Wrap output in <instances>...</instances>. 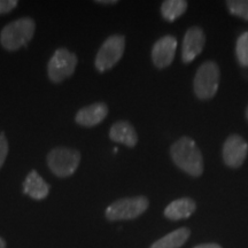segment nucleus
I'll return each mask as SVG.
<instances>
[{"instance_id": "nucleus-20", "label": "nucleus", "mask_w": 248, "mask_h": 248, "mask_svg": "<svg viewBox=\"0 0 248 248\" xmlns=\"http://www.w3.org/2000/svg\"><path fill=\"white\" fill-rule=\"evenodd\" d=\"M17 6L16 0H0V14L12 12Z\"/></svg>"}, {"instance_id": "nucleus-11", "label": "nucleus", "mask_w": 248, "mask_h": 248, "mask_svg": "<svg viewBox=\"0 0 248 248\" xmlns=\"http://www.w3.org/2000/svg\"><path fill=\"white\" fill-rule=\"evenodd\" d=\"M108 115V106L104 102H95V104L86 106L77 111L75 121L77 124L86 128H91L100 124Z\"/></svg>"}, {"instance_id": "nucleus-5", "label": "nucleus", "mask_w": 248, "mask_h": 248, "mask_svg": "<svg viewBox=\"0 0 248 248\" xmlns=\"http://www.w3.org/2000/svg\"><path fill=\"white\" fill-rule=\"evenodd\" d=\"M80 163V153L67 147H57L47 155V166L59 178L73 175Z\"/></svg>"}, {"instance_id": "nucleus-4", "label": "nucleus", "mask_w": 248, "mask_h": 248, "mask_svg": "<svg viewBox=\"0 0 248 248\" xmlns=\"http://www.w3.org/2000/svg\"><path fill=\"white\" fill-rule=\"evenodd\" d=\"M150 206V201L146 197H132V198H122L114 201L106 208L105 216L108 221H130L136 219L142 215Z\"/></svg>"}, {"instance_id": "nucleus-16", "label": "nucleus", "mask_w": 248, "mask_h": 248, "mask_svg": "<svg viewBox=\"0 0 248 248\" xmlns=\"http://www.w3.org/2000/svg\"><path fill=\"white\" fill-rule=\"evenodd\" d=\"M187 5L186 0H166L161 5V15L168 22H173L185 13Z\"/></svg>"}, {"instance_id": "nucleus-3", "label": "nucleus", "mask_w": 248, "mask_h": 248, "mask_svg": "<svg viewBox=\"0 0 248 248\" xmlns=\"http://www.w3.org/2000/svg\"><path fill=\"white\" fill-rule=\"evenodd\" d=\"M221 70L215 61L208 60L198 68L193 80V91L200 100H210L218 91Z\"/></svg>"}, {"instance_id": "nucleus-21", "label": "nucleus", "mask_w": 248, "mask_h": 248, "mask_svg": "<svg viewBox=\"0 0 248 248\" xmlns=\"http://www.w3.org/2000/svg\"><path fill=\"white\" fill-rule=\"evenodd\" d=\"M193 248H222V246L216 243H207V244H199L197 245V246H194Z\"/></svg>"}, {"instance_id": "nucleus-6", "label": "nucleus", "mask_w": 248, "mask_h": 248, "mask_svg": "<svg viewBox=\"0 0 248 248\" xmlns=\"http://www.w3.org/2000/svg\"><path fill=\"white\" fill-rule=\"evenodd\" d=\"M125 49V37L123 35H111L105 40L99 48L94 60V66L98 71L104 73L113 68L123 57Z\"/></svg>"}, {"instance_id": "nucleus-2", "label": "nucleus", "mask_w": 248, "mask_h": 248, "mask_svg": "<svg viewBox=\"0 0 248 248\" xmlns=\"http://www.w3.org/2000/svg\"><path fill=\"white\" fill-rule=\"evenodd\" d=\"M35 29L36 23L31 17L17 18L1 30L0 44L7 51H17L30 42Z\"/></svg>"}, {"instance_id": "nucleus-18", "label": "nucleus", "mask_w": 248, "mask_h": 248, "mask_svg": "<svg viewBox=\"0 0 248 248\" xmlns=\"http://www.w3.org/2000/svg\"><path fill=\"white\" fill-rule=\"evenodd\" d=\"M225 5L230 14L248 21V0H228Z\"/></svg>"}, {"instance_id": "nucleus-13", "label": "nucleus", "mask_w": 248, "mask_h": 248, "mask_svg": "<svg viewBox=\"0 0 248 248\" xmlns=\"http://www.w3.org/2000/svg\"><path fill=\"white\" fill-rule=\"evenodd\" d=\"M195 209H197V203L192 198H179L166 207L164 216L170 221H181L193 215Z\"/></svg>"}, {"instance_id": "nucleus-7", "label": "nucleus", "mask_w": 248, "mask_h": 248, "mask_svg": "<svg viewBox=\"0 0 248 248\" xmlns=\"http://www.w3.org/2000/svg\"><path fill=\"white\" fill-rule=\"evenodd\" d=\"M77 62L76 54L67 48H58L47 63L48 78L53 83H60L75 73Z\"/></svg>"}, {"instance_id": "nucleus-22", "label": "nucleus", "mask_w": 248, "mask_h": 248, "mask_svg": "<svg viewBox=\"0 0 248 248\" xmlns=\"http://www.w3.org/2000/svg\"><path fill=\"white\" fill-rule=\"evenodd\" d=\"M95 2L100 5H114V4H117V0H106V1H104V0H98V1Z\"/></svg>"}, {"instance_id": "nucleus-15", "label": "nucleus", "mask_w": 248, "mask_h": 248, "mask_svg": "<svg viewBox=\"0 0 248 248\" xmlns=\"http://www.w3.org/2000/svg\"><path fill=\"white\" fill-rule=\"evenodd\" d=\"M190 235V229L183 226V228H179L160 238L159 240L152 244L150 248H181L188 240Z\"/></svg>"}, {"instance_id": "nucleus-23", "label": "nucleus", "mask_w": 248, "mask_h": 248, "mask_svg": "<svg viewBox=\"0 0 248 248\" xmlns=\"http://www.w3.org/2000/svg\"><path fill=\"white\" fill-rule=\"evenodd\" d=\"M6 246H7V244H6L5 239L0 237V248H6Z\"/></svg>"}, {"instance_id": "nucleus-24", "label": "nucleus", "mask_w": 248, "mask_h": 248, "mask_svg": "<svg viewBox=\"0 0 248 248\" xmlns=\"http://www.w3.org/2000/svg\"><path fill=\"white\" fill-rule=\"evenodd\" d=\"M245 115H246V119L248 121V105H247V107H246V113H245Z\"/></svg>"}, {"instance_id": "nucleus-14", "label": "nucleus", "mask_w": 248, "mask_h": 248, "mask_svg": "<svg viewBox=\"0 0 248 248\" xmlns=\"http://www.w3.org/2000/svg\"><path fill=\"white\" fill-rule=\"evenodd\" d=\"M23 192L24 194L29 195L31 199L43 200L49 193V185L40 177L36 170H32L24 179Z\"/></svg>"}, {"instance_id": "nucleus-9", "label": "nucleus", "mask_w": 248, "mask_h": 248, "mask_svg": "<svg viewBox=\"0 0 248 248\" xmlns=\"http://www.w3.org/2000/svg\"><path fill=\"white\" fill-rule=\"evenodd\" d=\"M177 49V39L172 35L161 37L152 47V61L159 69H164L172 63Z\"/></svg>"}, {"instance_id": "nucleus-17", "label": "nucleus", "mask_w": 248, "mask_h": 248, "mask_svg": "<svg viewBox=\"0 0 248 248\" xmlns=\"http://www.w3.org/2000/svg\"><path fill=\"white\" fill-rule=\"evenodd\" d=\"M235 57L241 67H248V31L241 33L235 43Z\"/></svg>"}, {"instance_id": "nucleus-8", "label": "nucleus", "mask_w": 248, "mask_h": 248, "mask_svg": "<svg viewBox=\"0 0 248 248\" xmlns=\"http://www.w3.org/2000/svg\"><path fill=\"white\" fill-rule=\"evenodd\" d=\"M248 154V142L237 133H232L223 144L222 156L225 166L238 169L243 166Z\"/></svg>"}, {"instance_id": "nucleus-10", "label": "nucleus", "mask_w": 248, "mask_h": 248, "mask_svg": "<svg viewBox=\"0 0 248 248\" xmlns=\"http://www.w3.org/2000/svg\"><path fill=\"white\" fill-rule=\"evenodd\" d=\"M204 44H206V36L203 30L198 26L188 28L183 38L182 61L184 63H191L201 54Z\"/></svg>"}, {"instance_id": "nucleus-12", "label": "nucleus", "mask_w": 248, "mask_h": 248, "mask_svg": "<svg viewBox=\"0 0 248 248\" xmlns=\"http://www.w3.org/2000/svg\"><path fill=\"white\" fill-rule=\"evenodd\" d=\"M109 138L113 141L125 145L126 147H135L138 142V135L132 124L128 121H119L109 129Z\"/></svg>"}, {"instance_id": "nucleus-1", "label": "nucleus", "mask_w": 248, "mask_h": 248, "mask_svg": "<svg viewBox=\"0 0 248 248\" xmlns=\"http://www.w3.org/2000/svg\"><path fill=\"white\" fill-rule=\"evenodd\" d=\"M172 162L179 169L192 176L200 177L203 172V156L200 148L190 137L183 136L170 147Z\"/></svg>"}, {"instance_id": "nucleus-19", "label": "nucleus", "mask_w": 248, "mask_h": 248, "mask_svg": "<svg viewBox=\"0 0 248 248\" xmlns=\"http://www.w3.org/2000/svg\"><path fill=\"white\" fill-rule=\"evenodd\" d=\"M8 155V140L5 133H0V169L4 166Z\"/></svg>"}]
</instances>
